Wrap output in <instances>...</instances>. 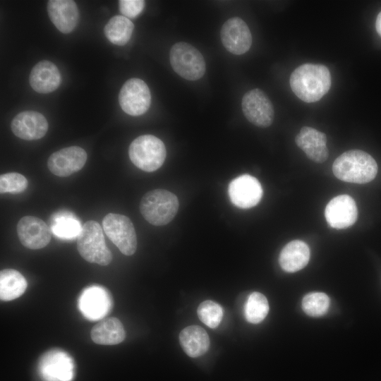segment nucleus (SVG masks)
Returning a JSON list of instances; mask_svg holds the SVG:
<instances>
[{
    "mask_svg": "<svg viewBox=\"0 0 381 381\" xmlns=\"http://www.w3.org/2000/svg\"><path fill=\"white\" fill-rule=\"evenodd\" d=\"M310 256L308 246L302 241L294 240L288 243L281 250L279 262L285 272H295L306 266Z\"/></svg>",
    "mask_w": 381,
    "mask_h": 381,
    "instance_id": "412c9836",
    "label": "nucleus"
},
{
    "mask_svg": "<svg viewBox=\"0 0 381 381\" xmlns=\"http://www.w3.org/2000/svg\"><path fill=\"white\" fill-rule=\"evenodd\" d=\"M133 29L134 25L131 20L123 16L117 15L108 21L104 31L110 42L123 46L131 39Z\"/></svg>",
    "mask_w": 381,
    "mask_h": 381,
    "instance_id": "393cba45",
    "label": "nucleus"
},
{
    "mask_svg": "<svg viewBox=\"0 0 381 381\" xmlns=\"http://www.w3.org/2000/svg\"><path fill=\"white\" fill-rule=\"evenodd\" d=\"M82 226L79 222L69 214L59 215L54 219L52 225L54 234L62 238H73L78 237Z\"/></svg>",
    "mask_w": 381,
    "mask_h": 381,
    "instance_id": "c85d7f7f",
    "label": "nucleus"
},
{
    "mask_svg": "<svg viewBox=\"0 0 381 381\" xmlns=\"http://www.w3.org/2000/svg\"><path fill=\"white\" fill-rule=\"evenodd\" d=\"M329 298L323 292H311L306 294L302 301V308L308 315L320 317L325 314L329 308Z\"/></svg>",
    "mask_w": 381,
    "mask_h": 381,
    "instance_id": "bb28decb",
    "label": "nucleus"
},
{
    "mask_svg": "<svg viewBox=\"0 0 381 381\" xmlns=\"http://www.w3.org/2000/svg\"><path fill=\"white\" fill-rule=\"evenodd\" d=\"M220 37L225 49L236 55L245 54L252 45V35L248 26L238 17L229 18L223 24Z\"/></svg>",
    "mask_w": 381,
    "mask_h": 381,
    "instance_id": "9b49d317",
    "label": "nucleus"
},
{
    "mask_svg": "<svg viewBox=\"0 0 381 381\" xmlns=\"http://www.w3.org/2000/svg\"><path fill=\"white\" fill-rule=\"evenodd\" d=\"M120 12L126 18H133L138 16L145 7L143 0H121L119 1Z\"/></svg>",
    "mask_w": 381,
    "mask_h": 381,
    "instance_id": "7c9ffc66",
    "label": "nucleus"
},
{
    "mask_svg": "<svg viewBox=\"0 0 381 381\" xmlns=\"http://www.w3.org/2000/svg\"><path fill=\"white\" fill-rule=\"evenodd\" d=\"M87 153L78 146L61 149L50 155L47 161L49 171L60 177H66L80 171L87 161Z\"/></svg>",
    "mask_w": 381,
    "mask_h": 381,
    "instance_id": "ddd939ff",
    "label": "nucleus"
},
{
    "mask_svg": "<svg viewBox=\"0 0 381 381\" xmlns=\"http://www.w3.org/2000/svg\"><path fill=\"white\" fill-rule=\"evenodd\" d=\"M28 185L27 179L19 173L10 172L0 176L1 193H20L27 188Z\"/></svg>",
    "mask_w": 381,
    "mask_h": 381,
    "instance_id": "c756f323",
    "label": "nucleus"
},
{
    "mask_svg": "<svg viewBox=\"0 0 381 381\" xmlns=\"http://www.w3.org/2000/svg\"><path fill=\"white\" fill-rule=\"evenodd\" d=\"M269 309L267 298L260 292H253L245 305L246 319L253 324L260 323L266 318Z\"/></svg>",
    "mask_w": 381,
    "mask_h": 381,
    "instance_id": "a878e982",
    "label": "nucleus"
},
{
    "mask_svg": "<svg viewBox=\"0 0 381 381\" xmlns=\"http://www.w3.org/2000/svg\"><path fill=\"white\" fill-rule=\"evenodd\" d=\"M199 319L210 328L217 327L223 317V308L217 303L207 300L202 302L197 310Z\"/></svg>",
    "mask_w": 381,
    "mask_h": 381,
    "instance_id": "cd10ccee",
    "label": "nucleus"
},
{
    "mask_svg": "<svg viewBox=\"0 0 381 381\" xmlns=\"http://www.w3.org/2000/svg\"><path fill=\"white\" fill-rule=\"evenodd\" d=\"M17 234L23 246L32 250L44 248L52 238V230L49 226L41 219L33 216H25L18 221Z\"/></svg>",
    "mask_w": 381,
    "mask_h": 381,
    "instance_id": "f8f14e48",
    "label": "nucleus"
},
{
    "mask_svg": "<svg viewBox=\"0 0 381 381\" xmlns=\"http://www.w3.org/2000/svg\"><path fill=\"white\" fill-rule=\"evenodd\" d=\"M169 59L173 70L188 80H197L205 73L206 64L203 56L187 42L174 44L170 50Z\"/></svg>",
    "mask_w": 381,
    "mask_h": 381,
    "instance_id": "423d86ee",
    "label": "nucleus"
},
{
    "mask_svg": "<svg viewBox=\"0 0 381 381\" xmlns=\"http://www.w3.org/2000/svg\"><path fill=\"white\" fill-rule=\"evenodd\" d=\"M177 197L164 189L148 191L140 202V211L144 219L155 226L170 222L179 210Z\"/></svg>",
    "mask_w": 381,
    "mask_h": 381,
    "instance_id": "7ed1b4c3",
    "label": "nucleus"
},
{
    "mask_svg": "<svg viewBox=\"0 0 381 381\" xmlns=\"http://www.w3.org/2000/svg\"><path fill=\"white\" fill-rule=\"evenodd\" d=\"M166 155L163 142L152 135L136 138L128 148V155L133 164L147 172L158 169L163 164Z\"/></svg>",
    "mask_w": 381,
    "mask_h": 381,
    "instance_id": "39448f33",
    "label": "nucleus"
},
{
    "mask_svg": "<svg viewBox=\"0 0 381 381\" xmlns=\"http://www.w3.org/2000/svg\"><path fill=\"white\" fill-rule=\"evenodd\" d=\"M73 368L71 358L57 351L44 354L40 363V373L46 381H71Z\"/></svg>",
    "mask_w": 381,
    "mask_h": 381,
    "instance_id": "f3484780",
    "label": "nucleus"
},
{
    "mask_svg": "<svg viewBox=\"0 0 381 381\" xmlns=\"http://www.w3.org/2000/svg\"><path fill=\"white\" fill-rule=\"evenodd\" d=\"M27 281L23 274L13 269L0 272V298L10 301L20 297L25 291Z\"/></svg>",
    "mask_w": 381,
    "mask_h": 381,
    "instance_id": "b1692460",
    "label": "nucleus"
},
{
    "mask_svg": "<svg viewBox=\"0 0 381 381\" xmlns=\"http://www.w3.org/2000/svg\"><path fill=\"white\" fill-rule=\"evenodd\" d=\"M46 118L35 111H24L17 114L11 121L12 132L17 137L33 140L42 138L48 131Z\"/></svg>",
    "mask_w": 381,
    "mask_h": 381,
    "instance_id": "dca6fc26",
    "label": "nucleus"
},
{
    "mask_svg": "<svg viewBox=\"0 0 381 381\" xmlns=\"http://www.w3.org/2000/svg\"><path fill=\"white\" fill-rule=\"evenodd\" d=\"M92 340L101 345H115L122 342L126 332L121 322L116 318L102 319L91 329Z\"/></svg>",
    "mask_w": 381,
    "mask_h": 381,
    "instance_id": "4be33fe9",
    "label": "nucleus"
},
{
    "mask_svg": "<svg viewBox=\"0 0 381 381\" xmlns=\"http://www.w3.org/2000/svg\"><path fill=\"white\" fill-rule=\"evenodd\" d=\"M332 171L341 181L365 183L371 181L377 173V164L368 153L359 150H348L334 162Z\"/></svg>",
    "mask_w": 381,
    "mask_h": 381,
    "instance_id": "f03ea898",
    "label": "nucleus"
},
{
    "mask_svg": "<svg viewBox=\"0 0 381 381\" xmlns=\"http://www.w3.org/2000/svg\"><path fill=\"white\" fill-rule=\"evenodd\" d=\"M104 231L109 238L125 255H132L137 248V237L131 219L123 214H107L102 220Z\"/></svg>",
    "mask_w": 381,
    "mask_h": 381,
    "instance_id": "0eeeda50",
    "label": "nucleus"
},
{
    "mask_svg": "<svg viewBox=\"0 0 381 381\" xmlns=\"http://www.w3.org/2000/svg\"><path fill=\"white\" fill-rule=\"evenodd\" d=\"M289 83L293 92L301 100L311 103L320 100L329 91L332 80L325 66L305 64L292 72Z\"/></svg>",
    "mask_w": 381,
    "mask_h": 381,
    "instance_id": "f257e3e1",
    "label": "nucleus"
},
{
    "mask_svg": "<svg viewBox=\"0 0 381 381\" xmlns=\"http://www.w3.org/2000/svg\"><path fill=\"white\" fill-rule=\"evenodd\" d=\"M179 341L184 352L192 358L202 356L210 346L207 333L198 325L188 326L182 329L179 334Z\"/></svg>",
    "mask_w": 381,
    "mask_h": 381,
    "instance_id": "5701e85b",
    "label": "nucleus"
},
{
    "mask_svg": "<svg viewBox=\"0 0 381 381\" xmlns=\"http://www.w3.org/2000/svg\"><path fill=\"white\" fill-rule=\"evenodd\" d=\"M228 192L231 202L242 209L258 205L263 193L259 181L249 174H243L233 179L229 185Z\"/></svg>",
    "mask_w": 381,
    "mask_h": 381,
    "instance_id": "9d476101",
    "label": "nucleus"
},
{
    "mask_svg": "<svg viewBox=\"0 0 381 381\" xmlns=\"http://www.w3.org/2000/svg\"><path fill=\"white\" fill-rule=\"evenodd\" d=\"M119 102L122 110L131 116H140L145 113L151 103L150 91L141 79L128 80L121 88Z\"/></svg>",
    "mask_w": 381,
    "mask_h": 381,
    "instance_id": "6e6552de",
    "label": "nucleus"
},
{
    "mask_svg": "<svg viewBox=\"0 0 381 381\" xmlns=\"http://www.w3.org/2000/svg\"><path fill=\"white\" fill-rule=\"evenodd\" d=\"M325 216L326 221L332 228L341 229L349 227L357 219L356 204L348 195L336 196L327 205Z\"/></svg>",
    "mask_w": 381,
    "mask_h": 381,
    "instance_id": "2eb2a0df",
    "label": "nucleus"
},
{
    "mask_svg": "<svg viewBox=\"0 0 381 381\" xmlns=\"http://www.w3.org/2000/svg\"><path fill=\"white\" fill-rule=\"evenodd\" d=\"M77 249L86 261L104 266L112 260V255L105 243L103 231L98 222H86L77 237Z\"/></svg>",
    "mask_w": 381,
    "mask_h": 381,
    "instance_id": "20e7f679",
    "label": "nucleus"
},
{
    "mask_svg": "<svg viewBox=\"0 0 381 381\" xmlns=\"http://www.w3.org/2000/svg\"><path fill=\"white\" fill-rule=\"evenodd\" d=\"M31 87L39 93H49L56 90L61 81L57 66L47 60L39 61L31 70L29 77Z\"/></svg>",
    "mask_w": 381,
    "mask_h": 381,
    "instance_id": "aec40b11",
    "label": "nucleus"
},
{
    "mask_svg": "<svg viewBox=\"0 0 381 381\" xmlns=\"http://www.w3.org/2000/svg\"><path fill=\"white\" fill-rule=\"evenodd\" d=\"M295 142L312 161L322 163L329 155L326 135L312 127L304 126L295 138Z\"/></svg>",
    "mask_w": 381,
    "mask_h": 381,
    "instance_id": "a211bd4d",
    "label": "nucleus"
},
{
    "mask_svg": "<svg viewBox=\"0 0 381 381\" xmlns=\"http://www.w3.org/2000/svg\"><path fill=\"white\" fill-rule=\"evenodd\" d=\"M47 12L52 23L62 33L72 32L78 24L79 11L74 1L50 0Z\"/></svg>",
    "mask_w": 381,
    "mask_h": 381,
    "instance_id": "6ab92c4d",
    "label": "nucleus"
},
{
    "mask_svg": "<svg viewBox=\"0 0 381 381\" xmlns=\"http://www.w3.org/2000/svg\"><path fill=\"white\" fill-rule=\"evenodd\" d=\"M241 107L245 117L256 126L266 128L273 122L274 111L272 103L259 88L250 90L243 95Z\"/></svg>",
    "mask_w": 381,
    "mask_h": 381,
    "instance_id": "1a4fd4ad",
    "label": "nucleus"
},
{
    "mask_svg": "<svg viewBox=\"0 0 381 381\" xmlns=\"http://www.w3.org/2000/svg\"><path fill=\"white\" fill-rule=\"evenodd\" d=\"M78 306L86 318L90 320H99L111 308L112 299L104 288L92 286L86 288L80 294Z\"/></svg>",
    "mask_w": 381,
    "mask_h": 381,
    "instance_id": "4468645a",
    "label": "nucleus"
},
{
    "mask_svg": "<svg viewBox=\"0 0 381 381\" xmlns=\"http://www.w3.org/2000/svg\"><path fill=\"white\" fill-rule=\"evenodd\" d=\"M375 28L377 33L381 36V11L378 13L377 16Z\"/></svg>",
    "mask_w": 381,
    "mask_h": 381,
    "instance_id": "2f4dec72",
    "label": "nucleus"
}]
</instances>
